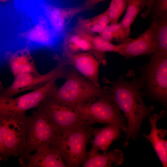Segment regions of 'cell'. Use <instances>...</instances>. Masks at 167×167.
<instances>
[{
    "mask_svg": "<svg viewBox=\"0 0 167 167\" xmlns=\"http://www.w3.org/2000/svg\"><path fill=\"white\" fill-rule=\"evenodd\" d=\"M92 125L85 121L62 139L58 149L68 167H78L87 158V145L91 139Z\"/></svg>",
    "mask_w": 167,
    "mask_h": 167,
    "instance_id": "9",
    "label": "cell"
},
{
    "mask_svg": "<svg viewBox=\"0 0 167 167\" xmlns=\"http://www.w3.org/2000/svg\"><path fill=\"white\" fill-rule=\"evenodd\" d=\"M99 35L107 41H116L119 44L129 37L121 22L108 25Z\"/></svg>",
    "mask_w": 167,
    "mask_h": 167,
    "instance_id": "25",
    "label": "cell"
},
{
    "mask_svg": "<svg viewBox=\"0 0 167 167\" xmlns=\"http://www.w3.org/2000/svg\"><path fill=\"white\" fill-rule=\"evenodd\" d=\"M105 0H85L83 4L86 11L92 9L97 4Z\"/></svg>",
    "mask_w": 167,
    "mask_h": 167,
    "instance_id": "28",
    "label": "cell"
},
{
    "mask_svg": "<svg viewBox=\"0 0 167 167\" xmlns=\"http://www.w3.org/2000/svg\"><path fill=\"white\" fill-rule=\"evenodd\" d=\"M43 15L38 16L36 23L19 34L26 42V46L32 48H51L58 36L53 30L48 20Z\"/></svg>",
    "mask_w": 167,
    "mask_h": 167,
    "instance_id": "12",
    "label": "cell"
},
{
    "mask_svg": "<svg viewBox=\"0 0 167 167\" xmlns=\"http://www.w3.org/2000/svg\"><path fill=\"white\" fill-rule=\"evenodd\" d=\"M119 45L118 54L126 58L156 52L155 20H152L149 28L139 37H129Z\"/></svg>",
    "mask_w": 167,
    "mask_h": 167,
    "instance_id": "11",
    "label": "cell"
},
{
    "mask_svg": "<svg viewBox=\"0 0 167 167\" xmlns=\"http://www.w3.org/2000/svg\"><path fill=\"white\" fill-rule=\"evenodd\" d=\"M124 161L122 150L115 149L108 152L101 153L98 152L88 157L83 163V167H111L118 166Z\"/></svg>",
    "mask_w": 167,
    "mask_h": 167,
    "instance_id": "20",
    "label": "cell"
},
{
    "mask_svg": "<svg viewBox=\"0 0 167 167\" xmlns=\"http://www.w3.org/2000/svg\"><path fill=\"white\" fill-rule=\"evenodd\" d=\"M38 107L63 139L86 121L84 115L77 106L67 105L47 97Z\"/></svg>",
    "mask_w": 167,
    "mask_h": 167,
    "instance_id": "7",
    "label": "cell"
},
{
    "mask_svg": "<svg viewBox=\"0 0 167 167\" xmlns=\"http://www.w3.org/2000/svg\"><path fill=\"white\" fill-rule=\"evenodd\" d=\"M62 56L61 58L67 65L72 66L84 78L96 86H100L99 70L101 63L93 54L84 52Z\"/></svg>",
    "mask_w": 167,
    "mask_h": 167,
    "instance_id": "14",
    "label": "cell"
},
{
    "mask_svg": "<svg viewBox=\"0 0 167 167\" xmlns=\"http://www.w3.org/2000/svg\"><path fill=\"white\" fill-rule=\"evenodd\" d=\"M165 115V111L163 110L158 114L155 113L149 117L151 127L150 132L148 135L143 134V136L150 142L164 167H167V152L165 147V139L167 131L165 129L158 128L157 123L160 118Z\"/></svg>",
    "mask_w": 167,
    "mask_h": 167,
    "instance_id": "18",
    "label": "cell"
},
{
    "mask_svg": "<svg viewBox=\"0 0 167 167\" xmlns=\"http://www.w3.org/2000/svg\"><path fill=\"white\" fill-rule=\"evenodd\" d=\"M76 33L89 41L92 44L94 50V55L101 63H106L105 53L107 52L118 53L119 45L113 44L107 41L99 35L89 32L78 27L77 25L73 29Z\"/></svg>",
    "mask_w": 167,
    "mask_h": 167,
    "instance_id": "19",
    "label": "cell"
},
{
    "mask_svg": "<svg viewBox=\"0 0 167 167\" xmlns=\"http://www.w3.org/2000/svg\"><path fill=\"white\" fill-rule=\"evenodd\" d=\"M62 56L77 53L91 52L93 47L87 39L75 32L72 29L66 34L62 44Z\"/></svg>",
    "mask_w": 167,
    "mask_h": 167,
    "instance_id": "21",
    "label": "cell"
},
{
    "mask_svg": "<svg viewBox=\"0 0 167 167\" xmlns=\"http://www.w3.org/2000/svg\"><path fill=\"white\" fill-rule=\"evenodd\" d=\"M121 130L118 126L112 124L101 128L92 127L91 134L93 139L91 140L92 147L88 152L87 158L99 151L107 152L112 143L120 137Z\"/></svg>",
    "mask_w": 167,
    "mask_h": 167,
    "instance_id": "16",
    "label": "cell"
},
{
    "mask_svg": "<svg viewBox=\"0 0 167 167\" xmlns=\"http://www.w3.org/2000/svg\"><path fill=\"white\" fill-rule=\"evenodd\" d=\"M139 77L145 90L143 96L160 102L167 114V54L156 53L145 65L139 67Z\"/></svg>",
    "mask_w": 167,
    "mask_h": 167,
    "instance_id": "4",
    "label": "cell"
},
{
    "mask_svg": "<svg viewBox=\"0 0 167 167\" xmlns=\"http://www.w3.org/2000/svg\"><path fill=\"white\" fill-rule=\"evenodd\" d=\"M19 160L22 167H67L59 150L50 144L42 147L34 154L21 156Z\"/></svg>",
    "mask_w": 167,
    "mask_h": 167,
    "instance_id": "13",
    "label": "cell"
},
{
    "mask_svg": "<svg viewBox=\"0 0 167 167\" xmlns=\"http://www.w3.org/2000/svg\"><path fill=\"white\" fill-rule=\"evenodd\" d=\"M77 25L89 32L99 34L109 24L107 9L94 17L85 18L79 16Z\"/></svg>",
    "mask_w": 167,
    "mask_h": 167,
    "instance_id": "22",
    "label": "cell"
},
{
    "mask_svg": "<svg viewBox=\"0 0 167 167\" xmlns=\"http://www.w3.org/2000/svg\"><path fill=\"white\" fill-rule=\"evenodd\" d=\"M56 80L51 81L38 89L15 98H0V110L25 113L28 110L38 107L57 89Z\"/></svg>",
    "mask_w": 167,
    "mask_h": 167,
    "instance_id": "10",
    "label": "cell"
},
{
    "mask_svg": "<svg viewBox=\"0 0 167 167\" xmlns=\"http://www.w3.org/2000/svg\"><path fill=\"white\" fill-rule=\"evenodd\" d=\"M165 147L166 151L167 152V139L165 140Z\"/></svg>",
    "mask_w": 167,
    "mask_h": 167,
    "instance_id": "29",
    "label": "cell"
},
{
    "mask_svg": "<svg viewBox=\"0 0 167 167\" xmlns=\"http://www.w3.org/2000/svg\"><path fill=\"white\" fill-rule=\"evenodd\" d=\"M129 74L132 77L130 81L122 76L116 81H106L111 85L110 87L106 86L109 97L123 112L127 120L128 129L124 147L128 145L130 138L134 140L137 138L143 121L151 115L155 108L153 105L148 107L145 105L140 91L144 87L143 83L139 78H135L133 71Z\"/></svg>",
    "mask_w": 167,
    "mask_h": 167,
    "instance_id": "1",
    "label": "cell"
},
{
    "mask_svg": "<svg viewBox=\"0 0 167 167\" xmlns=\"http://www.w3.org/2000/svg\"><path fill=\"white\" fill-rule=\"evenodd\" d=\"M167 15V0H151L149 6L141 14L143 18L150 15L152 20Z\"/></svg>",
    "mask_w": 167,
    "mask_h": 167,
    "instance_id": "26",
    "label": "cell"
},
{
    "mask_svg": "<svg viewBox=\"0 0 167 167\" xmlns=\"http://www.w3.org/2000/svg\"><path fill=\"white\" fill-rule=\"evenodd\" d=\"M62 139V136L38 107L37 110L33 111L30 116L25 145L20 156L36 151L48 144L58 148Z\"/></svg>",
    "mask_w": 167,
    "mask_h": 167,
    "instance_id": "6",
    "label": "cell"
},
{
    "mask_svg": "<svg viewBox=\"0 0 167 167\" xmlns=\"http://www.w3.org/2000/svg\"><path fill=\"white\" fill-rule=\"evenodd\" d=\"M151 0H127L124 16L121 22L127 34H130L131 27L139 13L144 7L148 8Z\"/></svg>",
    "mask_w": 167,
    "mask_h": 167,
    "instance_id": "23",
    "label": "cell"
},
{
    "mask_svg": "<svg viewBox=\"0 0 167 167\" xmlns=\"http://www.w3.org/2000/svg\"><path fill=\"white\" fill-rule=\"evenodd\" d=\"M30 50L29 47L26 46L14 52L7 51L5 54L8 66L14 77L25 73L38 72Z\"/></svg>",
    "mask_w": 167,
    "mask_h": 167,
    "instance_id": "17",
    "label": "cell"
},
{
    "mask_svg": "<svg viewBox=\"0 0 167 167\" xmlns=\"http://www.w3.org/2000/svg\"><path fill=\"white\" fill-rule=\"evenodd\" d=\"M89 124L96 123L112 124L126 134L128 126L124 114L112 101L108 93L77 106Z\"/></svg>",
    "mask_w": 167,
    "mask_h": 167,
    "instance_id": "5",
    "label": "cell"
},
{
    "mask_svg": "<svg viewBox=\"0 0 167 167\" xmlns=\"http://www.w3.org/2000/svg\"><path fill=\"white\" fill-rule=\"evenodd\" d=\"M56 59L58 62L57 66L45 74L29 72L19 74L14 77L12 83L9 87L2 89L0 98H12L22 92L38 89L53 80L65 78L67 65L62 59Z\"/></svg>",
    "mask_w": 167,
    "mask_h": 167,
    "instance_id": "8",
    "label": "cell"
},
{
    "mask_svg": "<svg viewBox=\"0 0 167 167\" xmlns=\"http://www.w3.org/2000/svg\"><path fill=\"white\" fill-rule=\"evenodd\" d=\"M30 116L0 110V161L20 157L25 147Z\"/></svg>",
    "mask_w": 167,
    "mask_h": 167,
    "instance_id": "2",
    "label": "cell"
},
{
    "mask_svg": "<svg viewBox=\"0 0 167 167\" xmlns=\"http://www.w3.org/2000/svg\"><path fill=\"white\" fill-rule=\"evenodd\" d=\"M154 20L157 48L156 53L167 54V15Z\"/></svg>",
    "mask_w": 167,
    "mask_h": 167,
    "instance_id": "24",
    "label": "cell"
},
{
    "mask_svg": "<svg viewBox=\"0 0 167 167\" xmlns=\"http://www.w3.org/2000/svg\"><path fill=\"white\" fill-rule=\"evenodd\" d=\"M63 84L49 98L71 106L87 102L107 93L106 87L102 88L90 81L74 69L66 72Z\"/></svg>",
    "mask_w": 167,
    "mask_h": 167,
    "instance_id": "3",
    "label": "cell"
},
{
    "mask_svg": "<svg viewBox=\"0 0 167 167\" xmlns=\"http://www.w3.org/2000/svg\"><path fill=\"white\" fill-rule=\"evenodd\" d=\"M86 11L83 5L62 7L49 5L44 9V15L51 28L58 36L64 33L73 17Z\"/></svg>",
    "mask_w": 167,
    "mask_h": 167,
    "instance_id": "15",
    "label": "cell"
},
{
    "mask_svg": "<svg viewBox=\"0 0 167 167\" xmlns=\"http://www.w3.org/2000/svg\"><path fill=\"white\" fill-rule=\"evenodd\" d=\"M127 0H112L108 10L110 24L118 22L120 17L126 9Z\"/></svg>",
    "mask_w": 167,
    "mask_h": 167,
    "instance_id": "27",
    "label": "cell"
}]
</instances>
